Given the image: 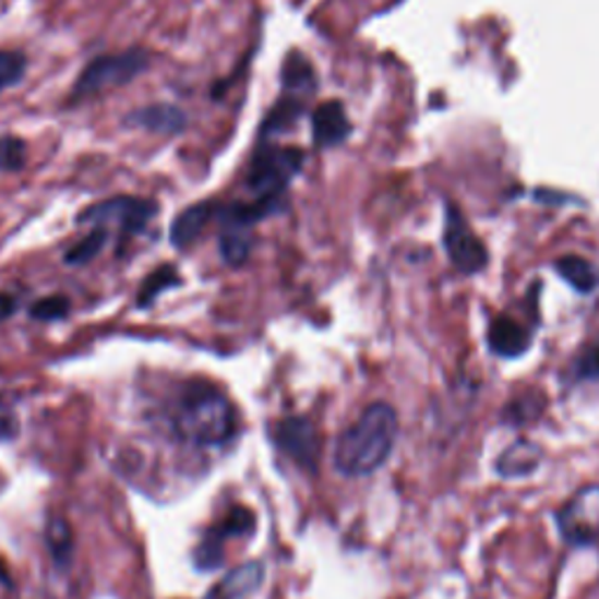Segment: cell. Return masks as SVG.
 <instances>
[{
    "label": "cell",
    "instance_id": "1",
    "mask_svg": "<svg viewBox=\"0 0 599 599\" xmlns=\"http://www.w3.org/2000/svg\"><path fill=\"white\" fill-rule=\"evenodd\" d=\"M398 439V415L386 403H372L356 422L337 435L333 462L343 476L375 474L392 455Z\"/></svg>",
    "mask_w": 599,
    "mask_h": 599
},
{
    "label": "cell",
    "instance_id": "2",
    "mask_svg": "<svg viewBox=\"0 0 599 599\" xmlns=\"http://www.w3.org/2000/svg\"><path fill=\"white\" fill-rule=\"evenodd\" d=\"M171 424L183 441L202 447L228 443L235 433V408L214 384L192 382L178 396Z\"/></svg>",
    "mask_w": 599,
    "mask_h": 599
},
{
    "label": "cell",
    "instance_id": "3",
    "mask_svg": "<svg viewBox=\"0 0 599 599\" xmlns=\"http://www.w3.org/2000/svg\"><path fill=\"white\" fill-rule=\"evenodd\" d=\"M302 165L304 153L300 148L261 143L247 171V188L253 200L284 202L286 188L293 183Z\"/></svg>",
    "mask_w": 599,
    "mask_h": 599
},
{
    "label": "cell",
    "instance_id": "4",
    "mask_svg": "<svg viewBox=\"0 0 599 599\" xmlns=\"http://www.w3.org/2000/svg\"><path fill=\"white\" fill-rule=\"evenodd\" d=\"M151 69V55L143 47H132L118 55H101L92 59L87 67L80 71L73 85V101L89 99L94 94L108 89H118L134 83L139 75Z\"/></svg>",
    "mask_w": 599,
    "mask_h": 599
},
{
    "label": "cell",
    "instance_id": "5",
    "mask_svg": "<svg viewBox=\"0 0 599 599\" xmlns=\"http://www.w3.org/2000/svg\"><path fill=\"white\" fill-rule=\"evenodd\" d=\"M157 216V202L143 200V197H110L106 202H96L83 214L77 216V223L94 225V228H106V225H118V230L124 237L141 235L148 223Z\"/></svg>",
    "mask_w": 599,
    "mask_h": 599
},
{
    "label": "cell",
    "instance_id": "6",
    "mask_svg": "<svg viewBox=\"0 0 599 599\" xmlns=\"http://www.w3.org/2000/svg\"><path fill=\"white\" fill-rule=\"evenodd\" d=\"M562 539L572 546L599 541V484L580 488L555 515Z\"/></svg>",
    "mask_w": 599,
    "mask_h": 599
},
{
    "label": "cell",
    "instance_id": "7",
    "mask_svg": "<svg viewBox=\"0 0 599 599\" xmlns=\"http://www.w3.org/2000/svg\"><path fill=\"white\" fill-rule=\"evenodd\" d=\"M443 244L450 255V263L455 265L464 274H478L480 269L488 267V249L480 241V237L468 228L464 216L455 206L445 208V230H443Z\"/></svg>",
    "mask_w": 599,
    "mask_h": 599
},
{
    "label": "cell",
    "instance_id": "8",
    "mask_svg": "<svg viewBox=\"0 0 599 599\" xmlns=\"http://www.w3.org/2000/svg\"><path fill=\"white\" fill-rule=\"evenodd\" d=\"M274 445L304 471H316L321 457V435L307 417H288L272 431Z\"/></svg>",
    "mask_w": 599,
    "mask_h": 599
},
{
    "label": "cell",
    "instance_id": "9",
    "mask_svg": "<svg viewBox=\"0 0 599 599\" xmlns=\"http://www.w3.org/2000/svg\"><path fill=\"white\" fill-rule=\"evenodd\" d=\"M351 134V122L343 101H323L312 112V141L316 148L331 151L343 145Z\"/></svg>",
    "mask_w": 599,
    "mask_h": 599
},
{
    "label": "cell",
    "instance_id": "10",
    "mask_svg": "<svg viewBox=\"0 0 599 599\" xmlns=\"http://www.w3.org/2000/svg\"><path fill=\"white\" fill-rule=\"evenodd\" d=\"M124 127L129 129H145V132L153 134H181L188 127V116L185 112L171 106V104H153V106H143L129 112V116L122 120Z\"/></svg>",
    "mask_w": 599,
    "mask_h": 599
},
{
    "label": "cell",
    "instance_id": "11",
    "mask_svg": "<svg viewBox=\"0 0 599 599\" xmlns=\"http://www.w3.org/2000/svg\"><path fill=\"white\" fill-rule=\"evenodd\" d=\"M488 343L501 359H517V356H523L529 349L531 331L515 316L499 314L492 319L488 328Z\"/></svg>",
    "mask_w": 599,
    "mask_h": 599
},
{
    "label": "cell",
    "instance_id": "12",
    "mask_svg": "<svg viewBox=\"0 0 599 599\" xmlns=\"http://www.w3.org/2000/svg\"><path fill=\"white\" fill-rule=\"evenodd\" d=\"M218 214L216 202H200L190 204L185 212L178 214L169 228V239L176 249H188L202 237L206 225Z\"/></svg>",
    "mask_w": 599,
    "mask_h": 599
},
{
    "label": "cell",
    "instance_id": "13",
    "mask_svg": "<svg viewBox=\"0 0 599 599\" xmlns=\"http://www.w3.org/2000/svg\"><path fill=\"white\" fill-rule=\"evenodd\" d=\"M543 462V450L527 439H520L511 443L496 459V474L501 478H525L531 476Z\"/></svg>",
    "mask_w": 599,
    "mask_h": 599
},
{
    "label": "cell",
    "instance_id": "14",
    "mask_svg": "<svg viewBox=\"0 0 599 599\" xmlns=\"http://www.w3.org/2000/svg\"><path fill=\"white\" fill-rule=\"evenodd\" d=\"M265 566L261 562H247L237 566L228 576H223L202 599H241L261 586Z\"/></svg>",
    "mask_w": 599,
    "mask_h": 599
},
{
    "label": "cell",
    "instance_id": "15",
    "mask_svg": "<svg viewBox=\"0 0 599 599\" xmlns=\"http://www.w3.org/2000/svg\"><path fill=\"white\" fill-rule=\"evenodd\" d=\"M304 116V99H300V96H293V94H284L279 96V101L274 104L269 108V112L265 116L263 124H261V134H257V139H261V143L279 136V134H286L290 132V129H296L300 118Z\"/></svg>",
    "mask_w": 599,
    "mask_h": 599
},
{
    "label": "cell",
    "instance_id": "16",
    "mask_svg": "<svg viewBox=\"0 0 599 599\" xmlns=\"http://www.w3.org/2000/svg\"><path fill=\"white\" fill-rule=\"evenodd\" d=\"M281 87H284V94H293V96H300V99H307V96H312V92L316 89L314 67L298 50L288 52L284 59Z\"/></svg>",
    "mask_w": 599,
    "mask_h": 599
},
{
    "label": "cell",
    "instance_id": "17",
    "mask_svg": "<svg viewBox=\"0 0 599 599\" xmlns=\"http://www.w3.org/2000/svg\"><path fill=\"white\" fill-rule=\"evenodd\" d=\"M555 269L566 284L578 290V293H592L599 286L597 269L580 255H562L560 261H555Z\"/></svg>",
    "mask_w": 599,
    "mask_h": 599
},
{
    "label": "cell",
    "instance_id": "18",
    "mask_svg": "<svg viewBox=\"0 0 599 599\" xmlns=\"http://www.w3.org/2000/svg\"><path fill=\"white\" fill-rule=\"evenodd\" d=\"M253 247V237L251 228H241V225H228L223 223L220 230V253L225 257V263L239 267L249 261Z\"/></svg>",
    "mask_w": 599,
    "mask_h": 599
},
{
    "label": "cell",
    "instance_id": "19",
    "mask_svg": "<svg viewBox=\"0 0 599 599\" xmlns=\"http://www.w3.org/2000/svg\"><path fill=\"white\" fill-rule=\"evenodd\" d=\"M47 548H50L52 560L59 566H69L71 553H73V534L71 525L63 520V517H52L50 525H47Z\"/></svg>",
    "mask_w": 599,
    "mask_h": 599
},
{
    "label": "cell",
    "instance_id": "20",
    "mask_svg": "<svg viewBox=\"0 0 599 599\" xmlns=\"http://www.w3.org/2000/svg\"><path fill=\"white\" fill-rule=\"evenodd\" d=\"M543 408H546V396H541L539 392L529 388V392L520 394V396L508 403L504 417L508 419L511 424H529L531 419H537L541 415Z\"/></svg>",
    "mask_w": 599,
    "mask_h": 599
},
{
    "label": "cell",
    "instance_id": "21",
    "mask_svg": "<svg viewBox=\"0 0 599 599\" xmlns=\"http://www.w3.org/2000/svg\"><path fill=\"white\" fill-rule=\"evenodd\" d=\"M178 281H181V277H178V272L173 265H161L157 269H153V274H148L145 277V281L141 284V290H139V304L141 307H151L153 300L165 293L167 288L176 286Z\"/></svg>",
    "mask_w": 599,
    "mask_h": 599
},
{
    "label": "cell",
    "instance_id": "22",
    "mask_svg": "<svg viewBox=\"0 0 599 599\" xmlns=\"http://www.w3.org/2000/svg\"><path fill=\"white\" fill-rule=\"evenodd\" d=\"M225 534L220 531V527H212L206 534L202 543L197 546V550H194V564L200 566V570L208 572V570H216V566H220L223 562V543H225Z\"/></svg>",
    "mask_w": 599,
    "mask_h": 599
},
{
    "label": "cell",
    "instance_id": "23",
    "mask_svg": "<svg viewBox=\"0 0 599 599\" xmlns=\"http://www.w3.org/2000/svg\"><path fill=\"white\" fill-rule=\"evenodd\" d=\"M108 241V230L106 228H94L85 239H80L75 247H71L63 255V261L69 265H85L89 261H94L96 255H99Z\"/></svg>",
    "mask_w": 599,
    "mask_h": 599
},
{
    "label": "cell",
    "instance_id": "24",
    "mask_svg": "<svg viewBox=\"0 0 599 599\" xmlns=\"http://www.w3.org/2000/svg\"><path fill=\"white\" fill-rule=\"evenodd\" d=\"M26 167V143L14 136L3 134L0 136V171H22Z\"/></svg>",
    "mask_w": 599,
    "mask_h": 599
},
{
    "label": "cell",
    "instance_id": "25",
    "mask_svg": "<svg viewBox=\"0 0 599 599\" xmlns=\"http://www.w3.org/2000/svg\"><path fill=\"white\" fill-rule=\"evenodd\" d=\"M26 57L22 52L0 50V92L20 85L26 73Z\"/></svg>",
    "mask_w": 599,
    "mask_h": 599
},
{
    "label": "cell",
    "instance_id": "26",
    "mask_svg": "<svg viewBox=\"0 0 599 599\" xmlns=\"http://www.w3.org/2000/svg\"><path fill=\"white\" fill-rule=\"evenodd\" d=\"M576 380H597L599 378V345H586L572 363Z\"/></svg>",
    "mask_w": 599,
    "mask_h": 599
},
{
    "label": "cell",
    "instance_id": "27",
    "mask_svg": "<svg viewBox=\"0 0 599 599\" xmlns=\"http://www.w3.org/2000/svg\"><path fill=\"white\" fill-rule=\"evenodd\" d=\"M218 527L225 537H241V534H249L255 527V515L244 506H237Z\"/></svg>",
    "mask_w": 599,
    "mask_h": 599
},
{
    "label": "cell",
    "instance_id": "28",
    "mask_svg": "<svg viewBox=\"0 0 599 599\" xmlns=\"http://www.w3.org/2000/svg\"><path fill=\"white\" fill-rule=\"evenodd\" d=\"M69 314V300L63 296H50L31 307V316L38 321H57Z\"/></svg>",
    "mask_w": 599,
    "mask_h": 599
},
{
    "label": "cell",
    "instance_id": "29",
    "mask_svg": "<svg viewBox=\"0 0 599 599\" xmlns=\"http://www.w3.org/2000/svg\"><path fill=\"white\" fill-rule=\"evenodd\" d=\"M20 433V419L10 403L0 400V443H10L17 439Z\"/></svg>",
    "mask_w": 599,
    "mask_h": 599
},
{
    "label": "cell",
    "instance_id": "30",
    "mask_svg": "<svg viewBox=\"0 0 599 599\" xmlns=\"http://www.w3.org/2000/svg\"><path fill=\"white\" fill-rule=\"evenodd\" d=\"M14 310H17V300H14L10 293H0V323H3L8 316H12Z\"/></svg>",
    "mask_w": 599,
    "mask_h": 599
}]
</instances>
